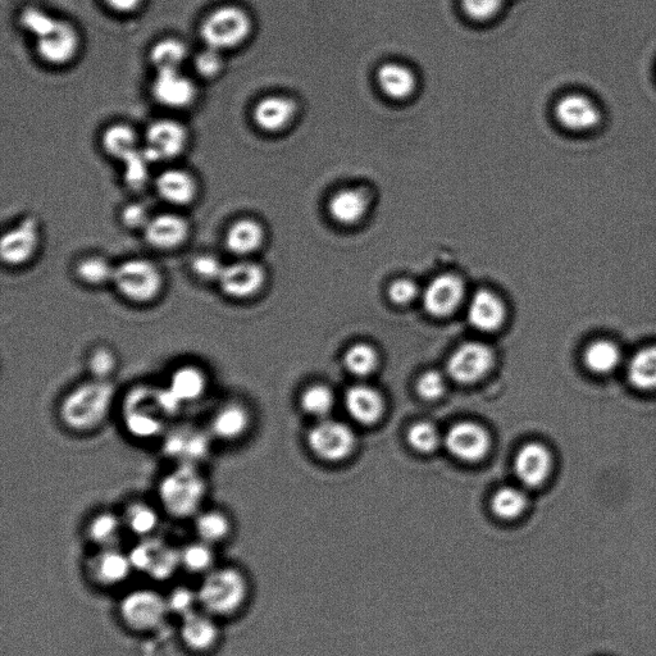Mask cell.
Listing matches in <instances>:
<instances>
[{"label":"cell","mask_w":656,"mask_h":656,"mask_svg":"<svg viewBox=\"0 0 656 656\" xmlns=\"http://www.w3.org/2000/svg\"><path fill=\"white\" fill-rule=\"evenodd\" d=\"M182 407L184 403L168 386H135L122 405L123 425L136 439H154L166 434L168 422L179 416Z\"/></svg>","instance_id":"1"},{"label":"cell","mask_w":656,"mask_h":656,"mask_svg":"<svg viewBox=\"0 0 656 656\" xmlns=\"http://www.w3.org/2000/svg\"><path fill=\"white\" fill-rule=\"evenodd\" d=\"M116 387L111 381L91 380L81 382L68 393L59 407L63 425L75 432L97 430L111 412L115 402Z\"/></svg>","instance_id":"2"},{"label":"cell","mask_w":656,"mask_h":656,"mask_svg":"<svg viewBox=\"0 0 656 656\" xmlns=\"http://www.w3.org/2000/svg\"><path fill=\"white\" fill-rule=\"evenodd\" d=\"M21 22L35 36L36 50L44 62L62 66L74 59L80 44L74 26L36 8L26 9L22 13Z\"/></svg>","instance_id":"3"},{"label":"cell","mask_w":656,"mask_h":656,"mask_svg":"<svg viewBox=\"0 0 656 656\" xmlns=\"http://www.w3.org/2000/svg\"><path fill=\"white\" fill-rule=\"evenodd\" d=\"M207 491V481L199 468L194 466H176L158 485L162 507L177 519L198 516Z\"/></svg>","instance_id":"4"},{"label":"cell","mask_w":656,"mask_h":656,"mask_svg":"<svg viewBox=\"0 0 656 656\" xmlns=\"http://www.w3.org/2000/svg\"><path fill=\"white\" fill-rule=\"evenodd\" d=\"M248 592V581L239 569H212L198 590L199 604L208 614L227 617L244 607Z\"/></svg>","instance_id":"5"},{"label":"cell","mask_w":656,"mask_h":656,"mask_svg":"<svg viewBox=\"0 0 656 656\" xmlns=\"http://www.w3.org/2000/svg\"><path fill=\"white\" fill-rule=\"evenodd\" d=\"M112 284L127 302L147 305L162 294L164 279L157 264L135 258L118 264Z\"/></svg>","instance_id":"6"},{"label":"cell","mask_w":656,"mask_h":656,"mask_svg":"<svg viewBox=\"0 0 656 656\" xmlns=\"http://www.w3.org/2000/svg\"><path fill=\"white\" fill-rule=\"evenodd\" d=\"M252 31L248 13L239 7L225 6L205 18L200 34L207 47L216 50L238 48Z\"/></svg>","instance_id":"7"},{"label":"cell","mask_w":656,"mask_h":656,"mask_svg":"<svg viewBox=\"0 0 656 656\" xmlns=\"http://www.w3.org/2000/svg\"><path fill=\"white\" fill-rule=\"evenodd\" d=\"M211 450V435L194 425L168 428L162 436L163 454L176 466L199 467L208 459Z\"/></svg>","instance_id":"8"},{"label":"cell","mask_w":656,"mask_h":656,"mask_svg":"<svg viewBox=\"0 0 656 656\" xmlns=\"http://www.w3.org/2000/svg\"><path fill=\"white\" fill-rule=\"evenodd\" d=\"M168 613L166 598L153 590L132 591L120 604L122 621L138 632L156 630Z\"/></svg>","instance_id":"9"},{"label":"cell","mask_w":656,"mask_h":656,"mask_svg":"<svg viewBox=\"0 0 656 656\" xmlns=\"http://www.w3.org/2000/svg\"><path fill=\"white\" fill-rule=\"evenodd\" d=\"M129 555L135 571L147 573L157 581L168 580L181 566L180 551L152 536L139 542Z\"/></svg>","instance_id":"10"},{"label":"cell","mask_w":656,"mask_h":656,"mask_svg":"<svg viewBox=\"0 0 656 656\" xmlns=\"http://www.w3.org/2000/svg\"><path fill=\"white\" fill-rule=\"evenodd\" d=\"M494 352L482 343H467L459 346L450 355L446 371L451 380L462 385L476 384L494 367Z\"/></svg>","instance_id":"11"},{"label":"cell","mask_w":656,"mask_h":656,"mask_svg":"<svg viewBox=\"0 0 656 656\" xmlns=\"http://www.w3.org/2000/svg\"><path fill=\"white\" fill-rule=\"evenodd\" d=\"M308 445L317 457L337 462L352 454L355 435L352 428L336 421H322L308 434Z\"/></svg>","instance_id":"12"},{"label":"cell","mask_w":656,"mask_h":656,"mask_svg":"<svg viewBox=\"0 0 656 656\" xmlns=\"http://www.w3.org/2000/svg\"><path fill=\"white\" fill-rule=\"evenodd\" d=\"M217 284L227 298L252 299L266 285V271L261 264L250 261L227 264Z\"/></svg>","instance_id":"13"},{"label":"cell","mask_w":656,"mask_h":656,"mask_svg":"<svg viewBox=\"0 0 656 656\" xmlns=\"http://www.w3.org/2000/svg\"><path fill=\"white\" fill-rule=\"evenodd\" d=\"M446 450L463 462L473 463L484 459L491 446L490 435L484 427L472 422L454 425L444 437Z\"/></svg>","instance_id":"14"},{"label":"cell","mask_w":656,"mask_h":656,"mask_svg":"<svg viewBox=\"0 0 656 656\" xmlns=\"http://www.w3.org/2000/svg\"><path fill=\"white\" fill-rule=\"evenodd\" d=\"M466 289L457 275L445 273L435 277L422 293V303L426 312L434 317H448L462 304Z\"/></svg>","instance_id":"15"},{"label":"cell","mask_w":656,"mask_h":656,"mask_svg":"<svg viewBox=\"0 0 656 656\" xmlns=\"http://www.w3.org/2000/svg\"><path fill=\"white\" fill-rule=\"evenodd\" d=\"M185 127L175 121H158L149 127L147 147L143 150L149 162H162L179 156L186 147Z\"/></svg>","instance_id":"16"},{"label":"cell","mask_w":656,"mask_h":656,"mask_svg":"<svg viewBox=\"0 0 656 656\" xmlns=\"http://www.w3.org/2000/svg\"><path fill=\"white\" fill-rule=\"evenodd\" d=\"M38 246V223L34 218L29 217L3 235L0 254L3 262L8 266H22L34 257Z\"/></svg>","instance_id":"17"},{"label":"cell","mask_w":656,"mask_h":656,"mask_svg":"<svg viewBox=\"0 0 656 656\" xmlns=\"http://www.w3.org/2000/svg\"><path fill=\"white\" fill-rule=\"evenodd\" d=\"M555 117L560 125L569 131H590L599 126L601 112L589 97L582 94H569L555 106Z\"/></svg>","instance_id":"18"},{"label":"cell","mask_w":656,"mask_h":656,"mask_svg":"<svg viewBox=\"0 0 656 656\" xmlns=\"http://www.w3.org/2000/svg\"><path fill=\"white\" fill-rule=\"evenodd\" d=\"M134 569L130 555L120 549H100L94 557L88 560V572L91 580L100 586L112 587L121 585L129 578Z\"/></svg>","instance_id":"19"},{"label":"cell","mask_w":656,"mask_h":656,"mask_svg":"<svg viewBox=\"0 0 656 656\" xmlns=\"http://www.w3.org/2000/svg\"><path fill=\"white\" fill-rule=\"evenodd\" d=\"M553 467L551 454L544 445L531 443L522 446L514 458V473L527 487H537L546 481Z\"/></svg>","instance_id":"20"},{"label":"cell","mask_w":656,"mask_h":656,"mask_svg":"<svg viewBox=\"0 0 656 656\" xmlns=\"http://www.w3.org/2000/svg\"><path fill=\"white\" fill-rule=\"evenodd\" d=\"M252 426V413L245 404L230 402L216 410L211 419V435L218 440L238 441L248 434Z\"/></svg>","instance_id":"21"},{"label":"cell","mask_w":656,"mask_h":656,"mask_svg":"<svg viewBox=\"0 0 656 656\" xmlns=\"http://www.w3.org/2000/svg\"><path fill=\"white\" fill-rule=\"evenodd\" d=\"M157 102L168 108H185L195 99V86L180 71H159L153 82Z\"/></svg>","instance_id":"22"},{"label":"cell","mask_w":656,"mask_h":656,"mask_svg":"<svg viewBox=\"0 0 656 656\" xmlns=\"http://www.w3.org/2000/svg\"><path fill=\"white\" fill-rule=\"evenodd\" d=\"M469 325L481 332H495L503 326L505 305L495 293L478 290L468 304Z\"/></svg>","instance_id":"23"},{"label":"cell","mask_w":656,"mask_h":656,"mask_svg":"<svg viewBox=\"0 0 656 656\" xmlns=\"http://www.w3.org/2000/svg\"><path fill=\"white\" fill-rule=\"evenodd\" d=\"M145 238L154 248L161 250L176 249L188 238V223L175 214H161L149 221L144 229Z\"/></svg>","instance_id":"24"},{"label":"cell","mask_w":656,"mask_h":656,"mask_svg":"<svg viewBox=\"0 0 656 656\" xmlns=\"http://www.w3.org/2000/svg\"><path fill=\"white\" fill-rule=\"evenodd\" d=\"M298 112L294 100L285 97H267L259 100L254 108V121L259 129L267 132L285 130Z\"/></svg>","instance_id":"25"},{"label":"cell","mask_w":656,"mask_h":656,"mask_svg":"<svg viewBox=\"0 0 656 656\" xmlns=\"http://www.w3.org/2000/svg\"><path fill=\"white\" fill-rule=\"evenodd\" d=\"M345 408L355 422L369 426L381 418L384 400L372 387L357 385L346 391Z\"/></svg>","instance_id":"26"},{"label":"cell","mask_w":656,"mask_h":656,"mask_svg":"<svg viewBox=\"0 0 656 656\" xmlns=\"http://www.w3.org/2000/svg\"><path fill=\"white\" fill-rule=\"evenodd\" d=\"M368 194L361 189L337 191L328 203V212L340 225L352 226L361 222L369 209Z\"/></svg>","instance_id":"27"},{"label":"cell","mask_w":656,"mask_h":656,"mask_svg":"<svg viewBox=\"0 0 656 656\" xmlns=\"http://www.w3.org/2000/svg\"><path fill=\"white\" fill-rule=\"evenodd\" d=\"M220 631L207 614L190 613L182 618L181 639L189 649L204 653L216 646Z\"/></svg>","instance_id":"28"},{"label":"cell","mask_w":656,"mask_h":656,"mask_svg":"<svg viewBox=\"0 0 656 656\" xmlns=\"http://www.w3.org/2000/svg\"><path fill=\"white\" fill-rule=\"evenodd\" d=\"M167 386L182 403H193L202 399L207 393L208 376L203 368L195 364H184L171 373Z\"/></svg>","instance_id":"29"},{"label":"cell","mask_w":656,"mask_h":656,"mask_svg":"<svg viewBox=\"0 0 656 656\" xmlns=\"http://www.w3.org/2000/svg\"><path fill=\"white\" fill-rule=\"evenodd\" d=\"M378 85L387 97L405 100L412 97L417 89V79L413 71L399 63H386L378 70Z\"/></svg>","instance_id":"30"},{"label":"cell","mask_w":656,"mask_h":656,"mask_svg":"<svg viewBox=\"0 0 656 656\" xmlns=\"http://www.w3.org/2000/svg\"><path fill=\"white\" fill-rule=\"evenodd\" d=\"M158 194L166 202L175 205H186L193 202L197 195V185L188 172L168 170L157 180Z\"/></svg>","instance_id":"31"},{"label":"cell","mask_w":656,"mask_h":656,"mask_svg":"<svg viewBox=\"0 0 656 656\" xmlns=\"http://www.w3.org/2000/svg\"><path fill=\"white\" fill-rule=\"evenodd\" d=\"M264 230L258 222L240 220L227 231L226 246L231 253L245 257L257 252L263 245Z\"/></svg>","instance_id":"32"},{"label":"cell","mask_w":656,"mask_h":656,"mask_svg":"<svg viewBox=\"0 0 656 656\" xmlns=\"http://www.w3.org/2000/svg\"><path fill=\"white\" fill-rule=\"evenodd\" d=\"M628 380L637 389H656V346L641 349L628 364Z\"/></svg>","instance_id":"33"},{"label":"cell","mask_w":656,"mask_h":656,"mask_svg":"<svg viewBox=\"0 0 656 656\" xmlns=\"http://www.w3.org/2000/svg\"><path fill=\"white\" fill-rule=\"evenodd\" d=\"M231 530L230 518L221 510L200 512L195 519V531H197L199 540L212 546L225 541L230 536Z\"/></svg>","instance_id":"34"},{"label":"cell","mask_w":656,"mask_h":656,"mask_svg":"<svg viewBox=\"0 0 656 656\" xmlns=\"http://www.w3.org/2000/svg\"><path fill=\"white\" fill-rule=\"evenodd\" d=\"M123 526V519L116 514L102 512L89 522L88 536L100 549L116 548Z\"/></svg>","instance_id":"35"},{"label":"cell","mask_w":656,"mask_h":656,"mask_svg":"<svg viewBox=\"0 0 656 656\" xmlns=\"http://www.w3.org/2000/svg\"><path fill=\"white\" fill-rule=\"evenodd\" d=\"M123 525L134 535L143 537L152 536L159 526V514L156 509L143 501H134L126 508L123 514Z\"/></svg>","instance_id":"36"},{"label":"cell","mask_w":656,"mask_h":656,"mask_svg":"<svg viewBox=\"0 0 656 656\" xmlns=\"http://www.w3.org/2000/svg\"><path fill=\"white\" fill-rule=\"evenodd\" d=\"M103 147L109 156L122 162L139 152L135 131L125 125L109 127L104 132Z\"/></svg>","instance_id":"37"},{"label":"cell","mask_w":656,"mask_h":656,"mask_svg":"<svg viewBox=\"0 0 656 656\" xmlns=\"http://www.w3.org/2000/svg\"><path fill=\"white\" fill-rule=\"evenodd\" d=\"M527 496L516 487H501L491 499V510L503 521H514L522 516L527 509Z\"/></svg>","instance_id":"38"},{"label":"cell","mask_w":656,"mask_h":656,"mask_svg":"<svg viewBox=\"0 0 656 656\" xmlns=\"http://www.w3.org/2000/svg\"><path fill=\"white\" fill-rule=\"evenodd\" d=\"M622 354L618 346L607 340L596 341L587 348L585 363L591 372L607 375L621 363Z\"/></svg>","instance_id":"39"},{"label":"cell","mask_w":656,"mask_h":656,"mask_svg":"<svg viewBox=\"0 0 656 656\" xmlns=\"http://www.w3.org/2000/svg\"><path fill=\"white\" fill-rule=\"evenodd\" d=\"M188 56V49L180 40L166 39L154 45L150 61L157 71H179Z\"/></svg>","instance_id":"40"},{"label":"cell","mask_w":656,"mask_h":656,"mask_svg":"<svg viewBox=\"0 0 656 656\" xmlns=\"http://www.w3.org/2000/svg\"><path fill=\"white\" fill-rule=\"evenodd\" d=\"M116 267L103 257H88L76 264L77 279L84 285L103 286L113 281Z\"/></svg>","instance_id":"41"},{"label":"cell","mask_w":656,"mask_h":656,"mask_svg":"<svg viewBox=\"0 0 656 656\" xmlns=\"http://www.w3.org/2000/svg\"><path fill=\"white\" fill-rule=\"evenodd\" d=\"M181 567L190 573H209L213 569L212 545L202 540L186 545L180 550Z\"/></svg>","instance_id":"42"},{"label":"cell","mask_w":656,"mask_h":656,"mask_svg":"<svg viewBox=\"0 0 656 656\" xmlns=\"http://www.w3.org/2000/svg\"><path fill=\"white\" fill-rule=\"evenodd\" d=\"M344 364L352 375L366 377L376 371L378 354L368 344H355L345 353Z\"/></svg>","instance_id":"43"},{"label":"cell","mask_w":656,"mask_h":656,"mask_svg":"<svg viewBox=\"0 0 656 656\" xmlns=\"http://www.w3.org/2000/svg\"><path fill=\"white\" fill-rule=\"evenodd\" d=\"M300 405L309 416L325 418L334 409L335 396L328 387L314 385L304 391L300 398Z\"/></svg>","instance_id":"44"},{"label":"cell","mask_w":656,"mask_h":656,"mask_svg":"<svg viewBox=\"0 0 656 656\" xmlns=\"http://www.w3.org/2000/svg\"><path fill=\"white\" fill-rule=\"evenodd\" d=\"M118 367L117 355L108 346L100 345L91 350L88 358V371L95 380L111 381L109 378Z\"/></svg>","instance_id":"45"},{"label":"cell","mask_w":656,"mask_h":656,"mask_svg":"<svg viewBox=\"0 0 656 656\" xmlns=\"http://www.w3.org/2000/svg\"><path fill=\"white\" fill-rule=\"evenodd\" d=\"M408 443L419 453H432L441 443L439 431L428 422H419L409 428Z\"/></svg>","instance_id":"46"},{"label":"cell","mask_w":656,"mask_h":656,"mask_svg":"<svg viewBox=\"0 0 656 656\" xmlns=\"http://www.w3.org/2000/svg\"><path fill=\"white\" fill-rule=\"evenodd\" d=\"M507 0H462L464 13L473 21L486 22L499 15Z\"/></svg>","instance_id":"47"},{"label":"cell","mask_w":656,"mask_h":656,"mask_svg":"<svg viewBox=\"0 0 656 656\" xmlns=\"http://www.w3.org/2000/svg\"><path fill=\"white\" fill-rule=\"evenodd\" d=\"M168 612L181 615L182 618L195 612V605L199 604L198 592L188 587H177L167 596Z\"/></svg>","instance_id":"48"},{"label":"cell","mask_w":656,"mask_h":656,"mask_svg":"<svg viewBox=\"0 0 656 656\" xmlns=\"http://www.w3.org/2000/svg\"><path fill=\"white\" fill-rule=\"evenodd\" d=\"M225 270V264L212 254H200L191 262V271L204 282H218Z\"/></svg>","instance_id":"49"},{"label":"cell","mask_w":656,"mask_h":656,"mask_svg":"<svg viewBox=\"0 0 656 656\" xmlns=\"http://www.w3.org/2000/svg\"><path fill=\"white\" fill-rule=\"evenodd\" d=\"M148 159L144 157L143 152L135 153L125 161V180L132 189L143 188L148 181Z\"/></svg>","instance_id":"50"},{"label":"cell","mask_w":656,"mask_h":656,"mask_svg":"<svg viewBox=\"0 0 656 656\" xmlns=\"http://www.w3.org/2000/svg\"><path fill=\"white\" fill-rule=\"evenodd\" d=\"M446 390V380L443 373L437 371H428L423 373L417 382V391L419 396L425 400H437L444 395Z\"/></svg>","instance_id":"51"},{"label":"cell","mask_w":656,"mask_h":656,"mask_svg":"<svg viewBox=\"0 0 656 656\" xmlns=\"http://www.w3.org/2000/svg\"><path fill=\"white\" fill-rule=\"evenodd\" d=\"M222 67L223 61L220 50L207 47L195 58V68L205 79H213V77L220 75Z\"/></svg>","instance_id":"52"},{"label":"cell","mask_w":656,"mask_h":656,"mask_svg":"<svg viewBox=\"0 0 656 656\" xmlns=\"http://www.w3.org/2000/svg\"><path fill=\"white\" fill-rule=\"evenodd\" d=\"M418 295L419 290L416 282L407 279L395 281L389 290L391 302L398 305L412 303L417 299Z\"/></svg>","instance_id":"53"},{"label":"cell","mask_w":656,"mask_h":656,"mask_svg":"<svg viewBox=\"0 0 656 656\" xmlns=\"http://www.w3.org/2000/svg\"><path fill=\"white\" fill-rule=\"evenodd\" d=\"M122 221L130 229H145L150 218L147 209L140 204H131L123 209Z\"/></svg>","instance_id":"54"},{"label":"cell","mask_w":656,"mask_h":656,"mask_svg":"<svg viewBox=\"0 0 656 656\" xmlns=\"http://www.w3.org/2000/svg\"><path fill=\"white\" fill-rule=\"evenodd\" d=\"M107 6L118 13H130L140 7L143 0H104Z\"/></svg>","instance_id":"55"}]
</instances>
